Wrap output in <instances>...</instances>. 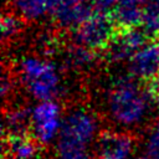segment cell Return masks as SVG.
<instances>
[{
	"label": "cell",
	"mask_w": 159,
	"mask_h": 159,
	"mask_svg": "<svg viewBox=\"0 0 159 159\" xmlns=\"http://www.w3.org/2000/svg\"><path fill=\"white\" fill-rule=\"evenodd\" d=\"M106 112L109 120L120 129L142 127L152 113V93L137 78L122 76L114 80L106 93Z\"/></svg>",
	"instance_id": "1"
},
{
	"label": "cell",
	"mask_w": 159,
	"mask_h": 159,
	"mask_svg": "<svg viewBox=\"0 0 159 159\" xmlns=\"http://www.w3.org/2000/svg\"><path fill=\"white\" fill-rule=\"evenodd\" d=\"M20 81L27 94L37 102L55 101L62 93L58 67L40 56H26L19 65Z\"/></svg>",
	"instance_id": "2"
},
{
	"label": "cell",
	"mask_w": 159,
	"mask_h": 159,
	"mask_svg": "<svg viewBox=\"0 0 159 159\" xmlns=\"http://www.w3.org/2000/svg\"><path fill=\"white\" fill-rule=\"evenodd\" d=\"M101 123L97 114L86 107H75L65 114L56 148L88 149L99 138Z\"/></svg>",
	"instance_id": "3"
},
{
	"label": "cell",
	"mask_w": 159,
	"mask_h": 159,
	"mask_svg": "<svg viewBox=\"0 0 159 159\" xmlns=\"http://www.w3.org/2000/svg\"><path fill=\"white\" fill-rule=\"evenodd\" d=\"M62 107L57 101L37 102L30 109V132L40 145L57 142L63 125Z\"/></svg>",
	"instance_id": "4"
},
{
	"label": "cell",
	"mask_w": 159,
	"mask_h": 159,
	"mask_svg": "<svg viewBox=\"0 0 159 159\" xmlns=\"http://www.w3.org/2000/svg\"><path fill=\"white\" fill-rule=\"evenodd\" d=\"M116 27L112 15L97 11L72 32V40L75 45L92 51L107 48L117 36Z\"/></svg>",
	"instance_id": "5"
},
{
	"label": "cell",
	"mask_w": 159,
	"mask_h": 159,
	"mask_svg": "<svg viewBox=\"0 0 159 159\" xmlns=\"http://www.w3.org/2000/svg\"><path fill=\"white\" fill-rule=\"evenodd\" d=\"M134 139L125 132H104L96 142L98 159H133Z\"/></svg>",
	"instance_id": "6"
},
{
	"label": "cell",
	"mask_w": 159,
	"mask_h": 159,
	"mask_svg": "<svg viewBox=\"0 0 159 159\" xmlns=\"http://www.w3.org/2000/svg\"><path fill=\"white\" fill-rule=\"evenodd\" d=\"M129 72L132 77L140 81H153L159 78V42L152 41L138 50L129 60Z\"/></svg>",
	"instance_id": "7"
},
{
	"label": "cell",
	"mask_w": 159,
	"mask_h": 159,
	"mask_svg": "<svg viewBox=\"0 0 159 159\" xmlns=\"http://www.w3.org/2000/svg\"><path fill=\"white\" fill-rule=\"evenodd\" d=\"M145 41L147 35L143 30H138L137 27L122 30L107 47V58L112 62L129 61L133 55L147 43Z\"/></svg>",
	"instance_id": "8"
},
{
	"label": "cell",
	"mask_w": 159,
	"mask_h": 159,
	"mask_svg": "<svg viewBox=\"0 0 159 159\" xmlns=\"http://www.w3.org/2000/svg\"><path fill=\"white\" fill-rule=\"evenodd\" d=\"M111 15L117 27L122 30H129L142 25L143 9L140 7V5L135 4L132 0H122L114 7Z\"/></svg>",
	"instance_id": "9"
},
{
	"label": "cell",
	"mask_w": 159,
	"mask_h": 159,
	"mask_svg": "<svg viewBox=\"0 0 159 159\" xmlns=\"http://www.w3.org/2000/svg\"><path fill=\"white\" fill-rule=\"evenodd\" d=\"M6 152L11 159H39L41 155L40 144L25 134L7 137Z\"/></svg>",
	"instance_id": "10"
},
{
	"label": "cell",
	"mask_w": 159,
	"mask_h": 159,
	"mask_svg": "<svg viewBox=\"0 0 159 159\" xmlns=\"http://www.w3.org/2000/svg\"><path fill=\"white\" fill-rule=\"evenodd\" d=\"M2 129L7 137L25 134V132L30 129V109L20 107L9 109L4 116Z\"/></svg>",
	"instance_id": "11"
},
{
	"label": "cell",
	"mask_w": 159,
	"mask_h": 159,
	"mask_svg": "<svg viewBox=\"0 0 159 159\" xmlns=\"http://www.w3.org/2000/svg\"><path fill=\"white\" fill-rule=\"evenodd\" d=\"M96 60L97 57H96L94 51L87 47H83V46L73 45L71 48L66 51L63 62L68 68L77 70V71H84V70L91 68L96 63Z\"/></svg>",
	"instance_id": "12"
},
{
	"label": "cell",
	"mask_w": 159,
	"mask_h": 159,
	"mask_svg": "<svg viewBox=\"0 0 159 159\" xmlns=\"http://www.w3.org/2000/svg\"><path fill=\"white\" fill-rule=\"evenodd\" d=\"M16 15L22 20L35 21L48 14L50 0H11Z\"/></svg>",
	"instance_id": "13"
},
{
	"label": "cell",
	"mask_w": 159,
	"mask_h": 159,
	"mask_svg": "<svg viewBox=\"0 0 159 159\" xmlns=\"http://www.w3.org/2000/svg\"><path fill=\"white\" fill-rule=\"evenodd\" d=\"M140 26L147 37H159V0H149L145 4Z\"/></svg>",
	"instance_id": "14"
},
{
	"label": "cell",
	"mask_w": 159,
	"mask_h": 159,
	"mask_svg": "<svg viewBox=\"0 0 159 159\" xmlns=\"http://www.w3.org/2000/svg\"><path fill=\"white\" fill-rule=\"evenodd\" d=\"M143 147L145 154L155 159H159V119L153 122L145 130Z\"/></svg>",
	"instance_id": "15"
},
{
	"label": "cell",
	"mask_w": 159,
	"mask_h": 159,
	"mask_svg": "<svg viewBox=\"0 0 159 159\" xmlns=\"http://www.w3.org/2000/svg\"><path fill=\"white\" fill-rule=\"evenodd\" d=\"M22 30V19L16 14H4L1 17V35L4 40H10Z\"/></svg>",
	"instance_id": "16"
},
{
	"label": "cell",
	"mask_w": 159,
	"mask_h": 159,
	"mask_svg": "<svg viewBox=\"0 0 159 159\" xmlns=\"http://www.w3.org/2000/svg\"><path fill=\"white\" fill-rule=\"evenodd\" d=\"M57 159H92L88 149L83 148H56Z\"/></svg>",
	"instance_id": "17"
},
{
	"label": "cell",
	"mask_w": 159,
	"mask_h": 159,
	"mask_svg": "<svg viewBox=\"0 0 159 159\" xmlns=\"http://www.w3.org/2000/svg\"><path fill=\"white\" fill-rule=\"evenodd\" d=\"M122 0H93L94 7L98 9L101 12H107L109 10H114V7L120 2Z\"/></svg>",
	"instance_id": "18"
},
{
	"label": "cell",
	"mask_w": 159,
	"mask_h": 159,
	"mask_svg": "<svg viewBox=\"0 0 159 159\" xmlns=\"http://www.w3.org/2000/svg\"><path fill=\"white\" fill-rule=\"evenodd\" d=\"M0 89H1V94H2L4 98H6V97L10 94V92H11V89H12V81H11V78H10L7 75H4L2 78H1Z\"/></svg>",
	"instance_id": "19"
},
{
	"label": "cell",
	"mask_w": 159,
	"mask_h": 159,
	"mask_svg": "<svg viewBox=\"0 0 159 159\" xmlns=\"http://www.w3.org/2000/svg\"><path fill=\"white\" fill-rule=\"evenodd\" d=\"M150 93H152L153 106H154V107H155V109L159 112V80L154 83V86H153V88H152Z\"/></svg>",
	"instance_id": "20"
},
{
	"label": "cell",
	"mask_w": 159,
	"mask_h": 159,
	"mask_svg": "<svg viewBox=\"0 0 159 159\" xmlns=\"http://www.w3.org/2000/svg\"><path fill=\"white\" fill-rule=\"evenodd\" d=\"M133 159H155V158H153V157H150V155H148V154H142V155L134 157Z\"/></svg>",
	"instance_id": "21"
},
{
	"label": "cell",
	"mask_w": 159,
	"mask_h": 159,
	"mask_svg": "<svg viewBox=\"0 0 159 159\" xmlns=\"http://www.w3.org/2000/svg\"><path fill=\"white\" fill-rule=\"evenodd\" d=\"M132 1H134L135 4H138V5H140V6H142L143 4H147L149 0H132Z\"/></svg>",
	"instance_id": "22"
}]
</instances>
